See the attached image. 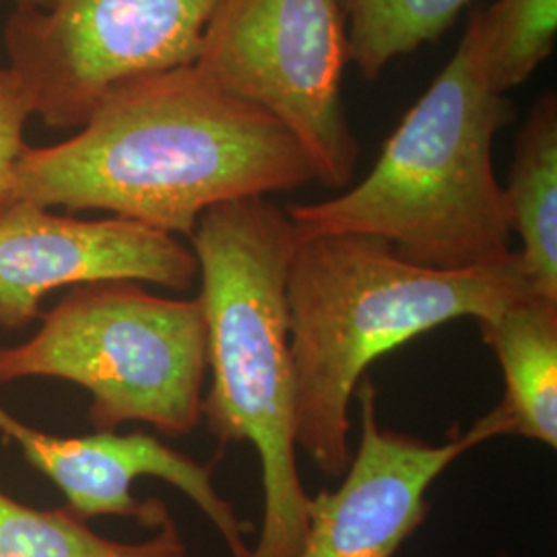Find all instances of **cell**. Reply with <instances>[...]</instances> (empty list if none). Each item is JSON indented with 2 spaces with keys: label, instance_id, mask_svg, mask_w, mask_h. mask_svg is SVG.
<instances>
[{
  "label": "cell",
  "instance_id": "cell-9",
  "mask_svg": "<svg viewBox=\"0 0 557 557\" xmlns=\"http://www.w3.org/2000/svg\"><path fill=\"white\" fill-rule=\"evenodd\" d=\"M197 277L190 248L137 221L79 220L27 200L0 213V324L7 329L38 319L41 299L60 287L137 281L184 292Z\"/></svg>",
  "mask_w": 557,
  "mask_h": 557
},
{
  "label": "cell",
  "instance_id": "cell-15",
  "mask_svg": "<svg viewBox=\"0 0 557 557\" xmlns=\"http://www.w3.org/2000/svg\"><path fill=\"white\" fill-rule=\"evenodd\" d=\"M469 23L490 87L506 96L552 57L557 0H496L490 9L471 13Z\"/></svg>",
  "mask_w": 557,
  "mask_h": 557
},
{
  "label": "cell",
  "instance_id": "cell-7",
  "mask_svg": "<svg viewBox=\"0 0 557 557\" xmlns=\"http://www.w3.org/2000/svg\"><path fill=\"white\" fill-rule=\"evenodd\" d=\"M213 0H44L4 27L9 69L46 126L79 128L128 81L199 57Z\"/></svg>",
  "mask_w": 557,
  "mask_h": 557
},
{
  "label": "cell",
  "instance_id": "cell-19",
  "mask_svg": "<svg viewBox=\"0 0 557 557\" xmlns=\"http://www.w3.org/2000/svg\"><path fill=\"white\" fill-rule=\"evenodd\" d=\"M498 557H510V556H508V554H499Z\"/></svg>",
  "mask_w": 557,
  "mask_h": 557
},
{
  "label": "cell",
  "instance_id": "cell-3",
  "mask_svg": "<svg viewBox=\"0 0 557 557\" xmlns=\"http://www.w3.org/2000/svg\"><path fill=\"white\" fill-rule=\"evenodd\" d=\"M296 242L287 211L269 197L215 205L190 236L211 372L200 418L221 446L250 442L259 450L264 512L250 557H298L312 502L298 469L285 299Z\"/></svg>",
  "mask_w": 557,
  "mask_h": 557
},
{
  "label": "cell",
  "instance_id": "cell-17",
  "mask_svg": "<svg viewBox=\"0 0 557 557\" xmlns=\"http://www.w3.org/2000/svg\"><path fill=\"white\" fill-rule=\"evenodd\" d=\"M23 428H25V423H21L20 419L13 418L9 411H4V409L0 407V432H2L4 436L17 440L20 438L21 432H23Z\"/></svg>",
  "mask_w": 557,
  "mask_h": 557
},
{
  "label": "cell",
  "instance_id": "cell-11",
  "mask_svg": "<svg viewBox=\"0 0 557 557\" xmlns=\"http://www.w3.org/2000/svg\"><path fill=\"white\" fill-rule=\"evenodd\" d=\"M478 322L504 376L496 411L510 436L556 448L557 301L527 296Z\"/></svg>",
  "mask_w": 557,
  "mask_h": 557
},
{
  "label": "cell",
  "instance_id": "cell-1",
  "mask_svg": "<svg viewBox=\"0 0 557 557\" xmlns=\"http://www.w3.org/2000/svg\"><path fill=\"white\" fill-rule=\"evenodd\" d=\"M312 180V161L281 122L186 64L120 85L69 139L27 147L15 197L190 238L215 205Z\"/></svg>",
  "mask_w": 557,
  "mask_h": 557
},
{
  "label": "cell",
  "instance_id": "cell-4",
  "mask_svg": "<svg viewBox=\"0 0 557 557\" xmlns=\"http://www.w3.org/2000/svg\"><path fill=\"white\" fill-rule=\"evenodd\" d=\"M487 83L471 23L453 59L400 120L372 172L335 199L289 205L298 238L384 239L425 269L467 271L512 259L492 145L510 120Z\"/></svg>",
  "mask_w": 557,
  "mask_h": 557
},
{
  "label": "cell",
  "instance_id": "cell-18",
  "mask_svg": "<svg viewBox=\"0 0 557 557\" xmlns=\"http://www.w3.org/2000/svg\"><path fill=\"white\" fill-rule=\"evenodd\" d=\"M17 7H40L44 0H13Z\"/></svg>",
  "mask_w": 557,
  "mask_h": 557
},
{
  "label": "cell",
  "instance_id": "cell-13",
  "mask_svg": "<svg viewBox=\"0 0 557 557\" xmlns=\"http://www.w3.org/2000/svg\"><path fill=\"white\" fill-rule=\"evenodd\" d=\"M174 518L151 537H101L69 508L38 510L0 492V557H186Z\"/></svg>",
  "mask_w": 557,
  "mask_h": 557
},
{
  "label": "cell",
  "instance_id": "cell-14",
  "mask_svg": "<svg viewBox=\"0 0 557 557\" xmlns=\"http://www.w3.org/2000/svg\"><path fill=\"white\" fill-rule=\"evenodd\" d=\"M347 57L366 81H376L398 57L436 41L469 0H338Z\"/></svg>",
  "mask_w": 557,
  "mask_h": 557
},
{
  "label": "cell",
  "instance_id": "cell-2",
  "mask_svg": "<svg viewBox=\"0 0 557 557\" xmlns=\"http://www.w3.org/2000/svg\"><path fill=\"white\" fill-rule=\"evenodd\" d=\"M535 296L518 255L467 271L425 269L374 236L298 238L285 281L296 440L326 478L351 462V398L376 359L453 320Z\"/></svg>",
  "mask_w": 557,
  "mask_h": 557
},
{
  "label": "cell",
  "instance_id": "cell-6",
  "mask_svg": "<svg viewBox=\"0 0 557 557\" xmlns=\"http://www.w3.org/2000/svg\"><path fill=\"white\" fill-rule=\"evenodd\" d=\"M347 62L338 0H213L195 66L281 122L320 184L343 188L359 160L341 89Z\"/></svg>",
  "mask_w": 557,
  "mask_h": 557
},
{
  "label": "cell",
  "instance_id": "cell-5",
  "mask_svg": "<svg viewBox=\"0 0 557 557\" xmlns=\"http://www.w3.org/2000/svg\"><path fill=\"white\" fill-rule=\"evenodd\" d=\"M207 329L199 299L161 298L137 281L71 287L40 331L0 347V382L60 379L91 395L98 432L143 421L165 436L200 425Z\"/></svg>",
  "mask_w": 557,
  "mask_h": 557
},
{
  "label": "cell",
  "instance_id": "cell-16",
  "mask_svg": "<svg viewBox=\"0 0 557 557\" xmlns=\"http://www.w3.org/2000/svg\"><path fill=\"white\" fill-rule=\"evenodd\" d=\"M29 119H36V112L27 89L9 66L0 69V213L17 200V168L27 151Z\"/></svg>",
  "mask_w": 557,
  "mask_h": 557
},
{
  "label": "cell",
  "instance_id": "cell-12",
  "mask_svg": "<svg viewBox=\"0 0 557 557\" xmlns=\"http://www.w3.org/2000/svg\"><path fill=\"white\" fill-rule=\"evenodd\" d=\"M518 262L535 296L557 301V98L543 94L518 131L502 186Z\"/></svg>",
  "mask_w": 557,
  "mask_h": 557
},
{
  "label": "cell",
  "instance_id": "cell-10",
  "mask_svg": "<svg viewBox=\"0 0 557 557\" xmlns=\"http://www.w3.org/2000/svg\"><path fill=\"white\" fill-rule=\"evenodd\" d=\"M15 442H20L27 462L54 481L69 502V510L83 520L133 518L140 527L158 531L172 518L165 504L160 499L139 502L133 494L137 479L158 478L174 485L209 518L232 557H250L246 524L213 485L218 458L199 462L145 432L124 436L96 432L60 438L25 425Z\"/></svg>",
  "mask_w": 557,
  "mask_h": 557
},
{
  "label": "cell",
  "instance_id": "cell-8",
  "mask_svg": "<svg viewBox=\"0 0 557 557\" xmlns=\"http://www.w3.org/2000/svg\"><path fill=\"white\" fill-rule=\"evenodd\" d=\"M354 397L361 419L358 450L337 490L312 496L298 557H395L428 517L436 479L471 448L510 436L492 409L469 430L428 444L380 423L372 379L361 380Z\"/></svg>",
  "mask_w": 557,
  "mask_h": 557
}]
</instances>
